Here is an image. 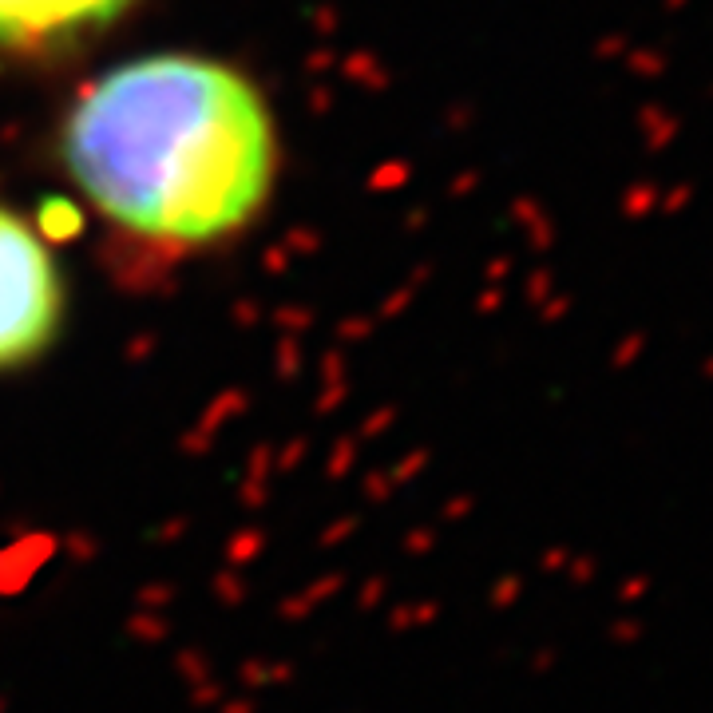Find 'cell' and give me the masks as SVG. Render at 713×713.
I'll use <instances>...</instances> for the list:
<instances>
[{
    "mask_svg": "<svg viewBox=\"0 0 713 713\" xmlns=\"http://www.w3.org/2000/svg\"><path fill=\"white\" fill-rule=\"evenodd\" d=\"M638 127H642V139H646V147H650V151H666V147H674V143H678V135H682V119H678L674 111L658 107V103L642 107Z\"/></svg>",
    "mask_w": 713,
    "mask_h": 713,
    "instance_id": "obj_4",
    "label": "cell"
},
{
    "mask_svg": "<svg viewBox=\"0 0 713 713\" xmlns=\"http://www.w3.org/2000/svg\"><path fill=\"white\" fill-rule=\"evenodd\" d=\"M690 203H694V183H674V187L662 191L658 210H662V214H682Z\"/></svg>",
    "mask_w": 713,
    "mask_h": 713,
    "instance_id": "obj_7",
    "label": "cell"
},
{
    "mask_svg": "<svg viewBox=\"0 0 713 713\" xmlns=\"http://www.w3.org/2000/svg\"><path fill=\"white\" fill-rule=\"evenodd\" d=\"M64 278L28 218L0 206V373L44 357L64 325Z\"/></svg>",
    "mask_w": 713,
    "mask_h": 713,
    "instance_id": "obj_2",
    "label": "cell"
},
{
    "mask_svg": "<svg viewBox=\"0 0 713 713\" xmlns=\"http://www.w3.org/2000/svg\"><path fill=\"white\" fill-rule=\"evenodd\" d=\"M662 4H666V8H670V12H682V8H690V4H694V0H662Z\"/></svg>",
    "mask_w": 713,
    "mask_h": 713,
    "instance_id": "obj_10",
    "label": "cell"
},
{
    "mask_svg": "<svg viewBox=\"0 0 713 713\" xmlns=\"http://www.w3.org/2000/svg\"><path fill=\"white\" fill-rule=\"evenodd\" d=\"M626 599H642L646 595V579H634V583H626V591H622Z\"/></svg>",
    "mask_w": 713,
    "mask_h": 713,
    "instance_id": "obj_8",
    "label": "cell"
},
{
    "mask_svg": "<svg viewBox=\"0 0 713 713\" xmlns=\"http://www.w3.org/2000/svg\"><path fill=\"white\" fill-rule=\"evenodd\" d=\"M658 199H662V191L654 183H638L626 195V214H650V210H658Z\"/></svg>",
    "mask_w": 713,
    "mask_h": 713,
    "instance_id": "obj_6",
    "label": "cell"
},
{
    "mask_svg": "<svg viewBox=\"0 0 713 713\" xmlns=\"http://www.w3.org/2000/svg\"><path fill=\"white\" fill-rule=\"evenodd\" d=\"M135 0H0V48H52L107 28Z\"/></svg>",
    "mask_w": 713,
    "mask_h": 713,
    "instance_id": "obj_3",
    "label": "cell"
},
{
    "mask_svg": "<svg viewBox=\"0 0 713 713\" xmlns=\"http://www.w3.org/2000/svg\"><path fill=\"white\" fill-rule=\"evenodd\" d=\"M698 373H702V381H710V385H713V353L706 357V361H702V365H698Z\"/></svg>",
    "mask_w": 713,
    "mask_h": 713,
    "instance_id": "obj_9",
    "label": "cell"
},
{
    "mask_svg": "<svg viewBox=\"0 0 713 713\" xmlns=\"http://www.w3.org/2000/svg\"><path fill=\"white\" fill-rule=\"evenodd\" d=\"M60 151L107 222L171 250L246 230L278 175V135L258 88L191 52L139 56L84 88Z\"/></svg>",
    "mask_w": 713,
    "mask_h": 713,
    "instance_id": "obj_1",
    "label": "cell"
},
{
    "mask_svg": "<svg viewBox=\"0 0 713 713\" xmlns=\"http://www.w3.org/2000/svg\"><path fill=\"white\" fill-rule=\"evenodd\" d=\"M666 52H658V48H638L634 56H630V68H634V76H642V80H658L662 72H666Z\"/></svg>",
    "mask_w": 713,
    "mask_h": 713,
    "instance_id": "obj_5",
    "label": "cell"
}]
</instances>
